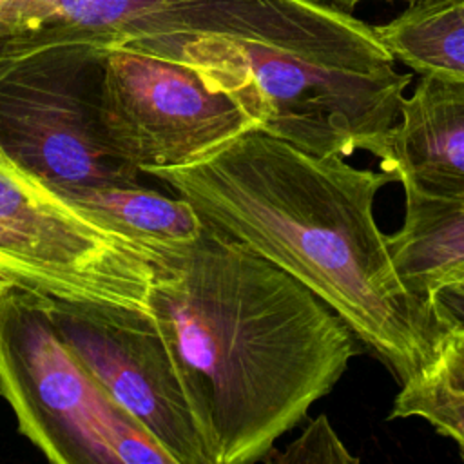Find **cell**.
Returning <instances> with one entry per match:
<instances>
[{
  "label": "cell",
  "instance_id": "6da1fadb",
  "mask_svg": "<svg viewBox=\"0 0 464 464\" xmlns=\"http://www.w3.org/2000/svg\"><path fill=\"white\" fill-rule=\"evenodd\" d=\"M150 310L208 464L265 460L362 344L301 281L208 225L163 263Z\"/></svg>",
  "mask_w": 464,
  "mask_h": 464
},
{
  "label": "cell",
  "instance_id": "7a4b0ae2",
  "mask_svg": "<svg viewBox=\"0 0 464 464\" xmlns=\"http://www.w3.org/2000/svg\"><path fill=\"white\" fill-rule=\"evenodd\" d=\"M149 174L208 227L321 297L399 384L435 359L444 328L399 276L373 216L375 196L393 174L310 154L259 129L196 163Z\"/></svg>",
  "mask_w": 464,
  "mask_h": 464
},
{
  "label": "cell",
  "instance_id": "3957f363",
  "mask_svg": "<svg viewBox=\"0 0 464 464\" xmlns=\"http://www.w3.org/2000/svg\"><path fill=\"white\" fill-rule=\"evenodd\" d=\"M125 42L185 62L256 129L321 158L372 152L411 82L375 27L324 0H187Z\"/></svg>",
  "mask_w": 464,
  "mask_h": 464
},
{
  "label": "cell",
  "instance_id": "277c9868",
  "mask_svg": "<svg viewBox=\"0 0 464 464\" xmlns=\"http://www.w3.org/2000/svg\"><path fill=\"white\" fill-rule=\"evenodd\" d=\"M0 395L20 433L56 464H172L89 375L44 295L13 286L0 308Z\"/></svg>",
  "mask_w": 464,
  "mask_h": 464
},
{
  "label": "cell",
  "instance_id": "5b68a950",
  "mask_svg": "<svg viewBox=\"0 0 464 464\" xmlns=\"http://www.w3.org/2000/svg\"><path fill=\"white\" fill-rule=\"evenodd\" d=\"M163 261L94 221L0 147V277L71 303L152 315Z\"/></svg>",
  "mask_w": 464,
  "mask_h": 464
},
{
  "label": "cell",
  "instance_id": "8992f818",
  "mask_svg": "<svg viewBox=\"0 0 464 464\" xmlns=\"http://www.w3.org/2000/svg\"><path fill=\"white\" fill-rule=\"evenodd\" d=\"M103 45L56 44L0 80V147L60 194L138 181L103 129Z\"/></svg>",
  "mask_w": 464,
  "mask_h": 464
},
{
  "label": "cell",
  "instance_id": "52a82bcc",
  "mask_svg": "<svg viewBox=\"0 0 464 464\" xmlns=\"http://www.w3.org/2000/svg\"><path fill=\"white\" fill-rule=\"evenodd\" d=\"M102 121L140 172L196 163L254 121L194 67L129 42L103 45Z\"/></svg>",
  "mask_w": 464,
  "mask_h": 464
},
{
  "label": "cell",
  "instance_id": "ba28073f",
  "mask_svg": "<svg viewBox=\"0 0 464 464\" xmlns=\"http://www.w3.org/2000/svg\"><path fill=\"white\" fill-rule=\"evenodd\" d=\"M60 337L98 386L169 453L208 464L178 372L152 315L44 295Z\"/></svg>",
  "mask_w": 464,
  "mask_h": 464
},
{
  "label": "cell",
  "instance_id": "9c48e42d",
  "mask_svg": "<svg viewBox=\"0 0 464 464\" xmlns=\"http://www.w3.org/2000/svg\"><path fill=\"white\" fill-rule=\"evenodd\" d=\"M370 154L402 188L464 201V80L420 76L397 123Z\"/></svg>",
  "mask_w": 464,
  "mask_h": 464
},
{
  "label": "cell",
  "instance_id": "30bf717a",
  "mask_svg": "<svg viewBox=\"0 0 464 464\" xmlns=\"http://www.w3.org/2000/svg\"><path fill=\"white\" fill-rule=\"evenodd\" d=\"M62 196L163 263L187 252L207 228L187 199L140 187L138 181L85 187Z\"/></svg>",
  "mask_w": 464,
  "mask_h": 464
},
{
  "label": "cell",
  "instance_id": "8fae6325",
  "mask_svg": "<svg viewBox=\"0 0 464 464\" xmlns=\"http://www.w3.org/2000/svg\"><path fill=\"white\" fill-rule=\"evenodd\" d=\"M393 265L415 294H430L464 265V201H444L404 188L402 227L388 236Z\"/></svg>",
  "mask_w": 464,
  "mask_h": 464
},
{
  "label": "cell",
  "instance_id": "7c38bea8",
  "mask_svg": "<svg viewBox=\"0 0 464 464\" xmlns=\"http://www.w3.org/2000/svg\"><path fill=\"white\" fill-rule=\"evenodd\" d=\"M375 33L395 62L420 76L464 80V0H413Z\"/></svg>",
  "mask_w": 464,
  "mask_h": 464
},
{
  "label": "cell",
  "instance_id": "4fadbf2b",
  "mask_svg": "<svg viewBox=\"0 0 464 464\" xmlns=\"http://www.w3.org/2000/svg\"><path fill=\"white\" fill-rule=\"evenodd\" d=\"M388 417L426 420L457 444L464 460V332L444 328L435 359L401 384Z\"/></svg>",
  "mask_w": 464,
  "mask_h": 464
},
{
  "label": "cell",
  "instance_id": "5bb4252c",
  "mask_svg": "<svg viewBox=\"0 0 464 464\" xmlns=\"http://www.w3.org/2000/svg\"><path fill=\"white\" fill-rule=\"evenodd\" d=\"M268 460L277 462H350L357 464L359 459L353 457L344 444L335 435L324 415L314 419L303 435L294 440L283 455L270 457Z\"/></svg>",
  "mask_w": 464,
  "mask_h": 464
},
{
  "label": "cell",
  "instance_id": "9a60e30c",
  "mask_svg": "<svg viewBox=\"0 0 464 464\" xmlns=\"http://www.w3.org/2000/svg\"><path fill=\"white\" fill-rule=\"evenodd\" d=\"M63 42H91L63 29H47L36 33L0 31V80L7 76L27 56Z\"/></svg>",
  "mask_w": 464,
  "mask_h": 464
},
{
  "label": "cell",
  "instance_id": "2e32d148",
  "mask_svg": "<svg viewBox=\"0 0 464 464\" xmlns=\"http://www.w3.org/2000/svg\"><path fill=\"white\" fill-rule=\"evenodd\" d=\"M431 310L442 328L464 332V285L448 281L430 294Z\"/></svg>",
  "mask_w": 464,
  "mask_h": 464
},
{
  "label": "cell",
  "instance_id": "e0dca14e",
  "mask_svg": "<svg viewBox=\"0 0 464 464\" xmlns=\"http://www.w3.org/2000/svg\"><path fill=\"white\" fill-rule=\"evenodd\" d=\"M324 2H330V4H335L339 7H348V9H353L357 4L364 2V0H324ZM384 2H392V0H384ZM404 2H413V0H404Z\"/></svg>",
  "mask_w": 464,
  "mask_h": 464
},
{
  "label": "cell",
  "instance_id": "ac0fdd59",
  "mask_svg": "<svg viewBox=\"0 0 464 464\" xmlns=\"http://www.w3.org/2000/svg\"><path fill=\"white\" fill-rule=\"evenodd\" d=\"M11 288H13V285H11L9 281H5V279L0 277V308H2V304H4V301H5V297H7V294H9Z\"/></svg>",
  "mask_w": 464,
  "mask_h": 464
},
{
  "label": "cell",
  "instance_id": "d6986e66",
  "mask_svg": "<svg viewBox=\"0 0 464 464\" xmlns=\"http://www.w3.org/2000/svg\"><path fill=\"white\" fill-rule=\"evenodd\" d=\"M448 281H455V283H460V285H464V265L460 266V268H457L444 283H448ZM442 285V283H440Z\"/></svg>",
  "mask_w": 464,
  "mask_h": 464
}]
</instances>
